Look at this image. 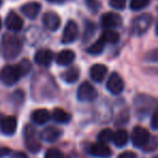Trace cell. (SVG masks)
<instances>
[{
  "label": "cell",
  "instance_id": "1",
  "mask_svg": "<svg viewBox=\"0 0 158 158\" xmlns=\"http://www.w3.org/2000/svg\"><path fill=\"white\" fill-rule=\"evenodd\" d=\"M23 49V42L14 34H5L1 39V50L6 60H14L20 55Z\"/></svg>",
  "mask_w": 158,
  "mask_h": 158
},
{
  "label": "cell",
  "instance_id": "2",
  "mask_svg": "<svg viewBox=\"0 0 158 158\" xmlns=\"http://www.w3.org/2000/svg\"><path fill=\"white\" fill-rule=\"evenodd\" d=\"M24 76L19 64L7 65L0 70V81L6 86H13Z\"/></svg>",
  "mask_w": 158,
  "mask_h": 158
},
{
  "label": "cell",
  "instance_id": "3",
  "mask_svg": "<svg viewBox=\"0 0 158 158\" xmlns=\"http://www.w3.org/2000/svg\"><path fill=\"white\" fill-rule=\"evenodd\" d=\"M23 134H24L25 145L27 149L31 153H38L41 148V144H40L39 138L37 136V130L35 129V127L31 125L25 126Z\"/></svg>",
  "mask_w": 158,
  "mask_h": 158
},
{
  "label": "cell",
  "instance_id": "4",
  "mask_svg": "<svg viewBox=\"0 0 158 158\" xmlns=\"http://www.w3.org/2000/svg\"><path fill=\"white\" fill-rule=\"evenodd\" d=\"M152 22H153V18L151 14L144 13L141 15L136 16L131 24V31L132 34L136 36H141L143 34L146 33V31L149 28Z\"/></svg>",
  "mask_w": 158,
  "mask_h": 158
},
{
  "label": "cell",
  "instance_id": "5",
  "mask_svg": "<svg viewBox=\"0 0 158 158\" xmlns=\"http://www.w3.org/2000/svg\"><path fill=\"white\" fill-rule=\"evenodd\" d=\"M149 139H151V134H149V132L145 128L136 126L132 130V133H131L132 144L135 147H138V148H143L148 143Z\"/></svg>",
  "mask_w": 158,
  "mask_h": 158
},
{
  "label": "cell",
  "instance_id": "6",
  "mask_svg": "<svg viewBox=\"0 0 158 158\" xmlns=\"http://www.w3.org/2000/svg\"><path fill=\"white\" fill-rule=\"evenodd\" d=\"M98 92L90 82H82L77 90V99L80 102H92L97 99Z\"/></svg>",
  "mask_w": 158,
  "mask_h": 158
},
{
  "label": "cell",
  "instance_id": "7",
  "mask_svg": "<svg viewBox=\"0 0 158 158\" xmlns=\"http://www.w3.org/2000/svg\"><path fill=\"white\" fill-rule=\"evenodd\" d=\"M79 36V29L78 25L75 21H68L67 24L65 25L63 31V36H62V42L65 44H73L78 39Z\"/></svg>",
  "mask_w": 158,
  "mask_h": 158
},
{
  "label": "cell",
  "instance_id": "8",
  "mask_svg": "<svg viewBox=\"0 0 158 158\" xmlns=\"http://www.w3.org/2000/svg\"><path fill=\"white\" fill-rule=\"evenodd\" d=\"M134 104H135V107H136V110H138V112L147 114V113H149L152 110L155 108L156 101L153 98L148 97V95L140 94L136 97L135 101H134Z\"/></svg>",
  "mask_w": 158,
  "mask_h": 158
},
{
  "label": "cell",
  "instance_id": "9",
  "mask_svg": "<svg viewBox=\"0 0 158 158\" xmlns=\"http://www.w3.org/2000/svg\"><path fill=\"white\" fill-rule=\"evenodd\" d=\"M106 88L110 91L112 94H120L121 92L125 89V85H123V80L119 74L117 73H113L107 79V82H106Z\"/></svg>",
  "mask_w": 158,
  "mask_h": 158
},
{
  "label": "cell",
  "instance_id": "10",
  "mask_svg": "<svg viewBox=\"0 0 158 158\" xmlns=\"http://www.w3.org/2000/svg\"><path fill=\"white\" fill-rule=\"evenodd\" d=\"M123 23L120 15L114 12H107L104 13L101 18V25L106 29H115L118 28Z\"/></svg>",
  "mask_w": 158,
  "mask_h": 158
},
{
  "label": "cell",
  "instance_id": "11",
  "mask_svg": "<svg viewBox=\"0 0 158 158\" xmlns=\"http://www.w3.org/2000/svg\"><path fill=\"white\" fill-rule=\"evenodd\" d=\"M88 153L91 156L97 158H110L112 156V151H110V147L106 144L100 142L91 144L88 149Z\"/></svg>",
  "mask_w": 158,
  "mask_h": 158
},
{
  "label": "cell",
  "instance_id": "12",
  "mask_svg": "<svg viewBox=\"0 0 158 158\" xmlns=\"http://www.w3.org/2000/svg\"><path fill=\"white\" fill-rule=\"evenodd\" d=\"M5 23H6V27L10 31H14V33L15 31H20L23 28V25H24L22 18L19 16V14H16L14 11H10L8 13Z\"/></svg>",
  "mask_w": 158,
  "mask_h": 158
},
{
  "label": "cell",
  "instance_id": "13",
  "mask_svg": "<svg viewBox=\"0 0 158 158\" xmlns=\"http://www.w3.org/2000/svg\"><path fill=\"white\" fill-rule=\"evenodd\" d=\"M34 60H35L36 64H38L39 66L48 67L53 61V53L49 49H40L36 52Z\"/></svg>",
  "mask_w": 158,
  "mask_h": 158
},
{
  "label": "cell",
  "instance_id": "14",
  "mask_svg": "<svg viewBox=\"0 0 158 158\" xmlns=\"http://www.w3.org/2000/svg\"><path fill=\"white\" fill-rule=\"evenodd\" d=\"M42 23L47 29L55 31L59 29L60 25H61V19L55 12H47L42 16Z\"/></svg>",
  "mask_w": 158,
  "mask_h": 158
},
{
  "label": "cell",
  "instance_id": "15",
  "mask_svg": "<svg viewBox=\"0 0 158 158\" xmlns=\"http://www.w3.org/2000/svg\"><path fill=\"white\" fill-rule=\"evenodd\" d=\"M16 128H18V120L14 116H7L3 117L1 123H0V129L1 132L6 135H12L15 133Z\"/></svg>",
  "mask_w": 158,
  "mask_h": 158
},
{
  "label": "cell",
  "instance_id": "16",
  "mask_svg": "<svg viewBox=\"0 0 158 158\" xmlns=\"http://www.w3.org/2000/svg\"><path fill=\"white\" fill-rule=\"evenodd\" d=\"M40 9H41V5L39 2H36V1H31V2H27L25 5L22 6L21 8V12L24 14L26 18L34 20V19L37 18V15L39 14Z\"/></svg>",
  "mask_w": 158,
  "mask_h": 158
},
{
  "label": "cell",
  "instance_id": "17",
  "mask_svg": "<svg viewBox=\"0 0 158 158\" xmlns=\"http://www.w3.org/2000/svg\"><path fill=\"white\" fill-rule=\"evenodd\" d=\"M62 135V131L55 127H47L40 133V139L44 140V142L53 143L60 139Z\"/></svg>",
  "mask_w": 158,
  "mask_h": 158
},
{
  "label": "cell",
  "instance_id": "18",
  "mask_svg": "<svg viewBox=\"0 0 158 158\" xmlns=\"http://www.w3.org/2000/svg\"><path fill=\"white\" fill-rule=\"evenodd\" d=\"M107 74V67L103 64H94L90 68V77L93 81L102 82Z\"/></svg>",
  "mask_w": 158,
  "mask_h": 158
},
{
  "label": "cell",
  "instance_id": "19",
  "mask_svg": "<svg viewBox=\"0 0 158 158\" xmlns=\"http://www.w3.org/2000/svg\"><path fill=\"white\" fill-rule=\"evenodd\" d=\"M75 56H76V55H75L74 51L65 49V50H62L61 52L56 55V63L62 66H68L74 62Z\"/></svg>",
  "mask_w": 158,
  "mask_h": 158
},
{
  "label": "cell",
  "instance_id": "20",
  "mask_svg": "<svg viewBox=\"0 0 158 158\" xmlns=\"http://www.w3.org/2000/svg\"><path fill=\"white\" fill-rule=\"evenodd\" d=\"M31 118L36 125H44L50 119V114L44 108H39V110H36L31 113Z\"/></svg>",
  "mask_w": 158,
  "mask_h": 158
},
{
  "label": "cell",
  "instance_id": "21",
  "mask_svg": "<svg viewBox=\"0 0 158 158\" xmlns=\"http://www.w3.org/2000/svg\"><path fill=\"white\" fill-rule=\"evenodd\" d=\"M79 75H80V72L77 67H70L68 69H66L65 72L62 74V79L66 84H74L78 80Z\"/></svg>",
  "mask_w": 158,
  "mask_h": 158
},
{
  "label": "cell",
  "instance_id": "22",
  "mask_svg": "<svg viewBox=\"0 0 158 158\" xmlns=\"http://www.w3.org/2000/svg\"><path fill=\"white\" fill-rule=\"evenodd\" d=\"M95 31H97V25L93 23L92 21H85V29H84V35H82V41L86 42L90 41L91 38L94 36Z\"/></svg>",
  "mask_w": 158,
  "mask_h": 158
},
{
  "label": "cell",
  "instance_id": "23",
  "mask_svg": "<svg viewBox=\"0 0 158 158\" xmlns=\"http://www.w3.org/2000/svg\"><path fill=\"white\" fill-rule=\"evenodd\" d=\"M129 141V134L126 130L120 129L114 133V138H113V142L117 147H123Z\"/></svg>",
  "mask_w": 158,
  "mask_h": 158
},
{
  "label": "cell",
  "instance_id": "24",
  "mask_svg": "<svg viewBox=\"0 0 158 158\" xmlns=\"http://www.w3.org/2000/svg\"><path fill=\"white\" fill-rule=\"evenodd\" d=\"M101 38L105 44H115L119 41V34L117 31H115L114 29H105L102 33Z\"/></svg>",
  "mask_w": 158,
  "mask_h": 158
},
{
  "label": "cell",
  "instance_id": "25",
  "mask_svg": "<svg viewBox=\"0 0 158 158\" xmlns=\"http://www.w3.org/2000/svg\"><path fill=\"white\" fill-rule=\"evenodd\" d=\"M51 117L53 118V120L59 123H67L70 120V115L62 108H54Z\"/></svg>",
  "mask_w": 158,
  "mask_h": 158
},
{
  "label": "cell",
  "instance_id": "26",
  "mask_svg": "<svg viewBox=\"0 0 158 158\" xmlns=\"http://www.w3.org/2000/svg\"><path fill=\"white\" fill-rule=\"evenodd\" d=\"M105 44H106L105 42H104L101 38H99V40H98L97 42H94L92 46H90L88 49H87V52H88L89 54H92V55H99L103 52Z\"/></svg>",
  "mask_w": 158,
  "mask_h": 158
},
{
  "label": "cell",
  "instance_id": "27",
  "mask_svg": "<svg viewBox=\"0 0 158 158\" xmlns=\"http://www.w3.org/2000/svg\"><path fill=\"white\" fill-rule=\"evenodd\" d=\"M113 138H114V132L110 129L106 128V129H103L98 135V140H99L100 143H103V144H107V143L112 142Z\"/></svg>",
  "mask_w": 158,
  "mask_h": 158
},
{
  "label": "cell",
  "instance_id": "28",
  "mask_svg": "<svg viewBox=\"0 0 158 158\" xmlns=\"http://www.w3.org/2000/svg\"><path fill=\"white\" fill-rule=\"evenodd\" d=\"M149 5V0H131L130 1V9L133 11H140Z\"/></svg>",
  "mask_w": 158,
  "mask_h": 158
},
{
  "label": "cell",
  "instance_id": "29",
  "mask_svg": "<svg viewBox=\"0 0 158 158\" xmlns=\"http://www.w3.org/2000/svg\"><path fill=\"white\" fill-rule=\"evenodd\" d=\"M85 2H86V6L90 12L92 13H97L99 12L100 8H101V2H100L99 0H85Z\"/></svg>",
  "mask_w": 158,
  "mask_h": 158
},
{
  "label": "cell",
  "instance_id": "30",
  "mask_svg": "<svg viewBox=\"0 0 158 158\" xmlns=\"http://www.w3.org/2000/svg\"><path fill=\"white\" fill-rule=\"evenodd\" d=\"M157 147H158V139L156 138V136H151L148 143H147L143 148H144L145 152H153V151H155Z\"/></svg>",
  "mask_w": 158,
  "mask_h": 158
},
{
  "label": "cell",
  "instance_id": "31",
  "mask_svg": "<svg viewBox=\"0 0 158 158\" xmlns=\"http://www.w3.org/2000/svg\"><path fill=\"white\" fill-rule=\"evenodd\" d=\"M44 158H64V155L60 149L57 148H50L47 151Z\"/></svg>",
  "mask_w": 158,
  "mask_h": 158
},
{
  "label": "cell",
  "instance_id": "32",
  "mask_svg": "<svg viewBox=\"0 0 158 158\" xmlns=\"http://www.w3.org/2000/svg\"><path fill=\"white\" fill-rule=\"evenodd\" d=\"M19 66H20L21 70H22V73H23V75H24V76L26 74H28V73L31 72V63L26 59L22 60V61L19 63Z\"/></svg>",
  "mask_w": 158,
  "mask_h": 158
},
{
  "label": "cell",
  "instance_id": "33",
  "mask_svg": "<svg viewBox=\"0 0 158 158\" xmlns=\"http://www.w3.org/2000/svg\"><path fill=\"white\" fill-rule=\"evenodd\" d=\"M126 3H127V0H110V6L117 10H123Z\"/></svg>",
  "mask_w": 158,
  "mask_h": 158
},
{
  "label": "cell",
  "instance_id": "34",
  "mask_svg": "<svg viewBox=\"0 0 158 158\" xmlns=\"http://www.w3.org/2000/svg\"><path fill=\"white\" fill-rule=\"evenodd\" d=\"M145 59H146V61H148V62H158V49L147 53Z\"/></svg>",
  "mask_w": 158,
  "mask_h": 158
},
{
  "label": "cell",
  "instance_id": "35",
  "mask_svg": "<svg viewBox=\"0 0 158 158\" xmlns=\"http://www.w3.org/2000/svg\"><path fill=\"white\" fill-rule=\"evenodd\" d=\"M151 127L154 130H158V110H156L153 114L151 119Z\"/></svg>",
  "mask_w": 158,
  "mask_h": 158
},
{
  "label": "cell",
  "instance_id": "36",
  "mask_svg": "<svg viewBox=\"0 0 158 158\" xmlns=\"http://www.w3.org/2000/svg\"><path fill=\"white\" fill-rule=\"evenodd\" d=\"M12 98H13V99H15V102L21 103V102L23 101V99H24V92H23L22 90H16L15 92H13Z\"/></svg>",
  "mask_w": 158,
  "mask_h": 158
},
{
  "label": "cell",
  "instance_id": "37",
  "mask_svg": "<svg viewBox=\"0 0 158 158\" xmlns=\"http://www.w3.org/2000/svg\"><path fill=\"white\" fill-rule=\"evenodd\" d=\"M118 158H136V154L133 152H123L118 156Z\"/></svg>",
  "mask_w": 158,
  "mask_h": 158
},
{
  "label": "cell",
  "instance_id": "38",
  "mask_svg": "<svg viewBox=\"0 0 158 158\" xmlns=\"http://www.w3.org/2000/svg\"><path fill=\"white\" fill-rule=\"evenodd\" d=\"M11 153H12V151L9 147H1V148H0V158L11 155Z\"/></svg>",
  "mask_w": 158,
  "mask_h": 158
},
{
  "label": "cell",
  "instance_id": "39",
  "mask_svg": "<svg viewBox=\"0 0 158 158\" xmlns=\"http://www.w3.org/2000/svg\"><path fill=\"white\" fill-rule=\"evenodd\" d=\"M11 158H28L24 152H13L11 153Z\"/></svg>",
  "mask_w": 158,
  "mask_h": 158
},
{
  "label": "cell",
  "instance_id": "40",
  "mask_svg": "<svg viewBox=\"0 0 158 158\" xmlns=\"http://www.w3.org/2000/svg\"><path fill=\"white\" fill-rule=\"evenodd\" d=\"M49 2H53V3H62L64 0H48Z\"/></svg>",
  "mask_w": 158,
  "mask_h": 158
},
{
  "label": "cell",
  "instance_id": "41",
  "mask_svg": "<svg viewBox=\"0 0 158 158\" xmlns=\"http://www.w3.org/2000/svg\"><path fill=\"white\" fill-rule=\"evenodd\" d=\"M155 33H156V35L158 36V20H157V22H156V27H155Z\"/></svg>",
  "mask_w": 158,
  "mask_h": 158
},
{
  "label": "cell",
  "instance_id": "42",
  "mask_svg": "<svg viewBox=\"0 0 158 158\" xmlns=\"http://www.w3.org/2000/svg\"><path fill=\"white\" fill-rule=\"evenodd\" d=\"M2 118H3V117H2V115L0 114V123H1V120H2Z\"/></svg>",
  "mask_w": 158,
  "mask_h": 158
},
{
  "label": "cell",
  "instance_id": "43",
  "mask_svg": "<svg viewBox=\"0 0 158 158\" xmlns=\"http://www.w3.org/2000/svg\"><path fill=\"white\" fill-rule=\"evenodd\" d=\"M3 3V0H0V8H1V6H2Z\"/></svg>",
  "mask_w": 158,
  "mask_h": 158
},
{
  "label": "cell",
  "instance_id": "44",
  "mask_svg": "<svg viewBox=\"0 0 158 158\" xmlns=\"http://www.w3.org/2000/svg\"><path fill=\"white\" fill-rule=\"evenodd\" d=\"M1 27H2V23H1V20H0V31H1Z\"/></svg>",
  "mask_w": 158,
  "mask_h": 158
},
{
  "label": "cell",
  "instance_id": "45",
  "mask_svg": "<svg viewBox=\"0 0 158 158\" xmlns=\"http://www.w3.org/2000/svg\"><path fill=\"white\" fill-rule=\"evenodd\" d=\"M154 158H158V156H157V157H154Z\"/></svg>",
  "mask_w": 158,
  "mask_h": 158
}]
</instances>
